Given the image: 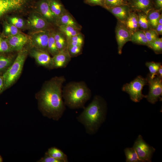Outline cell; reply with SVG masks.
Instances as JSON below:
<instances>
[{"mask_svg":"<svg viewBox=\"0 0 162 162\" xmlns=\"http://www.w3.org/2000/svg\"><path fill=\"white\" fill-rule=\"evenodd\" d=\"M65 81L63 76L53 77L45 82L38 93V108L44 116L58 121L63 116L66 109L62 95Z\"/></svg>","mask_w":162,"mask_h":162,"instance_id":"1","label":"cell"},{"mask_svg":"<svg viewBox=\"0 0 162 162\" xmlns=\"http://www.w3.org/2000/svg\"><path fill=\"white\" fill-rule=\"evenodd\" d=\"M84 109L76 118L84 126L87 133L94 134L105 120L106 103L101 97L95 96L91 102Z\"/></svg>","mask_w":162,"mask_h":162,"instance_id":"2","label":"cell"},{"mask_svg":"<svg viewBox=\"0 0 162 162\" xmlns=\"http://www.w3.org/2000/svg\"><path fill=\"white\" fill-rule=\"evenodd\" d=\"M65 106L75 109L84 108V105L91 96V92L83 81L72 82L67 84L62 91Z\"/></svg>","mask_w":162,"mask_h":162,"instance_id":"3","label":"cell"},{"mask_svg":"<svg viewBox=\"0 0 162 162\" xmlns=\"http://www.w3.org/2000/svg\"><path fill=\"white\" fill-rule=\"evenodd\" d=\"M28 52V50L25 48L19 51L12 64L4 73V90L11 86L19 77Z\"/></svg>","mask_w":162,"mask_h":162,"instance_id":"4","label":"cell"},{"mask_svg":"<svg viewBox=\"0 0 162 162\" xmlns=\"http://www.w3.org/2000/svg\"><path fill=\"white\" fill-rule=\"evenodd\" d=\"M148 83L147 79L141 76H138L129 83L124 85L122 88V91L128 93L132 100L138 102L146 95L142 94V90L144 86Z\"/></svg>","mask_w":162,"mask_h":162,"instance_id":"5","label":"cell"},{"mask_svg":"<svg viewBox=\"0 0 162 162\" xmlns=\"http://www.w3.org/2000/svg\"><path fill=\"white\" fill-rule=\"evenodd\" d=\"M136 151L142 162H151L155 149L147 144L141 135H139L133 147Z\"/></svg>","mask_w":162,"mask_h":162,"instance_id":"6","label":"cell"},{"mask_svg":"<svg viewBox=\"0 0 162 162\" xmlns=\"http://www.w3.org/2000/svg\"><path fill=\"white\" fill-rule=\"evenodd\" d=\"M149 84V92L146 98L152 104H155L160 99L162 94V78L158 76L151 78L148 76L147 78Z\"/></svg>","mask_w":162,"mask_h":162,"instance_id":"7","label":"cell"},{"mask_svg":"<svg viewBox=\"0 0 162 162\" xmlns=\"http://www.w3.org/2000/svg\"><path fill=\"white\" fill-rule=\"evenodd\" d=\"M115 32L118 52L121 54L124 45L127 42L130 41L131 34L125 24L118 21L116 27Z\"/></svg>","mask_w":162,"mask_h":162,"instance_id":"8","label":"cell"},{"mask_svg":"<svg viewBox=\"0 0 162 162\" xmlns=\"http://www.w3.org/2000/svg\"><path fill=\"white\" fill-rule=\"evenodd\" d=\"M30 52L38 64L49 69L54 68L52 57L47 51L33 47Z\"/></svg>","mask_w":162,"mask_h":162,"instance_id":"9","label":"cell"},{"mask_svg":"<svg viewBox=\"0 0 162 162\" xmlns=\"http://www.w3.org/2000/svg\"><path fill=\"white\" fill-rule=\"evenodd\" d=\"M50 32L47 30H40L32 34L31 41L33 47L47 51Z\"/></svg>","mask_w":162,"mask_h":162,"instance_id":"10","label":"cell"},{"mask_svg":"<svg viewBox=\"0 0 162 162\" xmlns=\"http://www.w3.org/2000/svg\"><path fill=\"white\" fill-rule=\"evenodd\" d=\"M128 5L132 11L142 12L147 14L154 8L152 0H128Z\"/></svg>","mask_w":162,"mask_h":162,"instance_id":"11","label":"cell"},{"mask_svg":"<svg viewBox=\"0 0 162 162\" xmlns=\"http://www.w3.org/2000/svg\"><path fill=\"white\" fill-rule=\"evenodd\" d=\"M6 39L12 51H18L23 48L28 40L26 35L20 33L8 36Z\"/></svg>","mask_w":162,"mask_h":162,"instance_id":"12","label":"cell"},{"mask_svg":"<svg viewBox=\"0 0 162 162\" xmlns=\"http://www.w3.org/2000/svg\"><path fill=\"white\" fill-rule=\"evenodd\" d=\"M71 58L67 48L60 51L52 57L54 68L66 67L70 61Z\"/></svg>","mask_w":162,"mask_h":162,"instance_id":"13","label":"cell"},{"mask_svg":"<svg viewBox=\"0 0 162 162\" xmlns=\"http://www.w3.org/2000/svg\"><path fill=\"white\" fill-rule=\"evenodd\" d=\"M107 10L113 14L118 21L124 24L132 11L128 5H121Z\"/></svg>","mask_w":162,"mask_h":162,"instance_id":"14","label":"cell"},{"mask_svg":"<svg viewBox=\"0 0 162 162\" xmlns=\"http://www.w3.org/2000/svg\"><path fill=\"white\" fill-rule=\"evenodd\" d=\"M56 24L61 26H70L81 29V27L76 21L68 11L56 17Z\"/></svg>","mask_w":162,"mask_h":162,"instance_id":"15","label":"cell"},{"mask_svg":"<svg viewBox=\"0 0 162 162\" xmlns=\"http://www.w3.org/2000/svg\"><path fill=\"white\" fill-rule=\"evenodd\" d=\"M28 23L32 28L38 30H43L48 26L49 22L44 17L34 15L28 20Z\"/></svg>","mask_w":162,"mask_h":162,"instance_id":"16","label":"cell"},{"mask_svg":"<svg viewBox=\"0 0 162 162\" xmlns=\"http://www.w3.org/2000/svg\"><path fill=\"white\" fill-rule=\"evenodd\" d=\"M40 12L43 16L48 22L56 23V17L51 11L47 0H42L39 5Z\"/></svg>","mask_w":162,"mask_h":162,"instance_id":"17","label":"cell"},{"mask_svg":"<svg viewBox=\"0 0 162 162\" xmlns=\"http://www.w3.org/2000/svg\"><path fill=\"white\" fill-rule=\"evenodd\" d=\"M124 24L131 34L139 29L138 16L136 12L131 11Z\"/></svg>","mask_w":162,"mask_h":162,"instance_id":"18","label":"cell"},{"mask_svg":"<svg viewBox=\"0 0 162 162\" xmlns=\"http://www.w3.org/2000/svg\"><path fill=\"white\" fill-rule=\"evenodd\" d=\"M50 9L57 17L67 11L59 0H47Z\"/></svg>","mask_w":162,"mask_h":162,"instance_id":"19","label":"cell"},{"mask_svg":"<svg viewBox=\"0 0 162 162\" xmlns=\"http://www.w3.org/2000/svg\"><path fill=\"white\" fill-rule=\"evenodd\" d=\"M130 41L140 45L148 46L149 44L143 30H138L131 34Z\"/></svg>","mask_w":162,"mask_h":162,"instance_id":"20","label":"cell"},{"mask_svg":"<svg viewBox=\"0 0 162 162\" xmlns=\"http://www.w3.org/2000/svg\"><path fill=\"white\" fill-rule=\"evenodd\" d=\"M46 153L60 162H68L67 155L62 151L56 147L50 148Z\"/></svg>","mask_w":162,"mask_h":162,"instance_id":"21","label":"cell"},{"mask_svg":"<svg viewBox=\"0 0 162 162\" xmlns=\"http://www.w3.org/2000/svg\"><path fill=\"white\" fill-rule=\"evenodd\" d=\"M53 35L56 46L59 52L66 49L67 44L65 36L60 32H53Z\"/></svg>","mask_w":162,"mask_h":162,"instance_id":"22","label":"cell"},{"mask_svg":"<svg viewBox=\"0 0 162 162\" xmlns=\"http://www.w3.org/2000/svg\"><path fill=\"white\" fill-rule=\"evenodd\" d=\"M161 10L154 8L150 10L147 14L149 23L152 29L155 30L158 23Z\"/></svg>","mask_w":162,"mask_h":162,"instance_id":"23","label":"cell"},{"mask_svg":"<svg viewBox=\"0 0 162 162\" xmlns=\"http://www.w3.org/2000/svg\"><path fill=\"white\" fill-rule=\"evenodd\" d=\"M139 28L145 31L152 29L147 14L142 12H137Z\"/></svg>","mask_w":162,"mask_h":162,"instance_id":"24","label":"cell"},{"mask_svg":"<svg viewBox=\"0 0 162 162\" xmlns=\"http://www.w3.org/2000/svg\"><path fill=\"white\" fill-rule=\"evenodd\" d=\"M60 32L63 34L66 38L70 37L81 33V29L74 27L61 26H58Z\"/></svg>","mask_w":162,"mask_h":162,"instance_id":"25","label":"cell"},{"mask_svg":"<svg viewBox=\"0 0 162 162\" xmlns=\"http://www.w3.org/2000/svg\"><path fill=\"white\" fill-rule=\"evenodd\" d=\"M47 50L52 57L58 54L59 51L58 49L54 38L53 32H50L47 44Z\"/></svg>","mask_w":162,"mask_h":162,"instance_id":"26","label":"cell"},{"mask_svg":"<svg viewBox=\"0 0 162 162\" xmlns=\"http://www.w3.org/2000/svg\"><path fill=\"white\" fill-rule=\"evenodd\" d=\"M124 153L126 158V162H142L139 159L136 151L133 148H126L124 149Z\"/></svg>","mask_w":162,"mask_h":162,"instance_id":"27","label":"cell"},{"mask_svg":"<svg viewBox=\"0 0 162 162\" xmlns=\"http://www.w3.org/2000/svg\"><path fill=\"white\" fill-rule=\"evenodd\" d=\"M14 61L13 58L10 56L0 55V73L4 72Z\"/></svg>","mask_w":162,"mask_h":162,"instance_id":"28","label":"cell"},{"mask_svg":"<svg viewBox=\"0 0 162 162\" xmlns=\"http://www.w3.org/2000/svg\"><path fill=\"white\" fill-rule=\"evenodd\" d=\"M146 65L148 67L150 72L148 76L151 78H154L155 75H158L159 69L161 65L160 63L154 62H147Z\"/></svg>","mask_w":162,"mask_h":162,"instance_id":"29","label":"cell"},{"mask_svg":"<svg viewBox=\"0 0 162 162\" xmlns=\"http://www.w3.org/2000/svg\"><path fill=\"white\" fill-rule=\"evenodd\" d=\"M4 33L8 36L14 35L20 33L19 28L7 22H4Z\"/></svg>","mask_w":162,"mask_h":162,"instance_id":"30","label":"cell"},{"mask_svg":"<svg viewBox=\"0 0 162 162\" xmlns=\"http://www.w3.org/2000/svg\"><path fill=\"white\" fill-rule=\"evenodd\" d=\"M124 5H128V3L122 0H105L104 8L108 10Z\"/></svg>","mask_w":162,"mask_h":162,"instance_id":"31","label":"cell"},{"mask_svg":"<svg viewBox=\"0 0 162 162\" xmlns=\"http://www.w3.org/2000/svg\"><path fill=\"white\" fill-rule=\"evenodd\" d=\"M156 54H160L162 52V38H157L150 43L148 46Z\"/></svg>","mask_w":162,"mask_h":162,"instance_id":"32","label":"cell"},{"mask_svg":"<svg viewBox=\"0 0 162 162\" xmlns=\"http://www.w3.org/2000/svg\"><path fill=\"white\" fill-rule=\"evenodd\" d=\"M144 31L148 42L149 45L152 42L159 37V35L155 30L152 29L145 30Z\"/></svg>","mask_w":162,"mask_h":162,"instance_id":"33","label":"cell"},{"mask_svg":"<svg viewBox=\"0 0 162 162\" xmlns=\"http://www.w3.org/2000/svg\"><path fill=\"white\" fill-rule=\"evenodd\" d=\"M12 51L6 39L0 37V53H4Z\"/></svg>","mask_w":162,"mask_h":162,"instance_id":"34","label":"cell"},{"mask_svg":"<svg viewBox=\"0 0 162 162\" xmlns=\"http://www.w3.org/2000/svg\"><path fill=\"white\" fill-rule=\"evenodd\" d=\"M82 46L77 45L67 47L71 58L76 56L80 54L82 50Z\"/></svg>","mask_w":162,"mask_h":162,"instance_id":"35","label":"cell"},{"mask_svg":"<svg viewBox=\"0 0 162 162\" xmlns=\"http://www.w3.org/2000/svg\"><path fill=\"white\" fill-rule=\"evenodd\" d=\"M10 23L15 26L18 28H22L24 25L23 20L21 18L16 17H12L9 18Z\"/></svg>","mask_w":162,"mask_h":162,"instance_id":"36","label":"cell"},{"mask_svg":"<svg viewBox=\"0 0 162 162\" xmlns=\"http://www.w3.org/2000/svg\"><path fill=\"white\" fill-rule=\"evenodd\" d=\"M105 0H84L85 3L91 6L99 5L104 7Z\"/></svg>","mask_w":162,"mask_h":162,"instance_id":"37","label":"cell"},{"mask_svg":"<svg viewBox=\"0 0 162 162\" xmlns=\"http://www.w3.org/2000/svg\"><path fill=\"white\" fill-rule=\"evenodd\" d=\"M67 43L72 41H78L83 44V37L81 33L70 38H66Z\"/></svg>","mask_w":162,"mask_h":162,"instance_id":"38","label":"cell"},{"mask_svg":"<svg viewBox=\"0 0 162 162\" xmlns=\"http://www.w3.org/2000/svg\"><path fill=\"white\" fill-rule=\"evenodd\" d=\"M38 162H60V161L56 160L49 155L46 152L45 153L44 156L41 158Z\"/></svg>","mask_w":162,"mask_h":162,"instance_id":"39","label":"cell"},{"mask_svg":"<svg viewBox=\"0 0 162 162\" xmlns=\"http://www.w3.org/2000/svg\"><path fill=\"white\" fill-rule=\"evenodd\" d=\"M154 8L155 9L161 10L162 0H152Z\"/></svg>","mask_w":162,"mask_h":162,"instance_id":"40","label":"cell"},{"mask_svg":"<svg viewBox=\"0 0 162 162\" xmlns=\"http://www.w3.org/2000/svg\"><path fill=\"white\" fill-rule=\"evenodd\" d=\"M4 90V83L2 75H0V94Z\"/></svg>","mask_w":162,"mask_h":162,"instance_id":"41","label":"cell"},{"mask_svg":"<svg viewBox=\"0 0 162 162\" xmlns=\"http://www.w3.org/2000/svg\"><path fill=\"white\" fill-rule=\"evenodd\" d=\"M158 35L162 34V25L158 24L155 29Z\"/></svg>","mask_w":162,"mask_h":162,"instance_id":"42","label":"cell"},{"mask_svg":"<svg viewBox=\"0 0 162 162\" xmlns=\"http://www.w3.org/2000/svg\"><path fill=\"white\" fill-rule=\"evenodd\" d=\"M158 76L162 78V67L161 65L159 68L158 72Z\"/></svg>","mask_w":162,"mask_h":162,"instance_id":"43","label":"cell"},{"mask_svg":"<svg viewBox=\"0 0 162 162\" xmlns=\"http://www.w3.org/2000/svg\"><path fill=\"white\" fill-rule=\"evenodd\" d=\"M162 25V15L160 14L158 20V23Z\"/></svg>","mask_w":162,"mask_h":162,"instance_id":"44","label":"cell"},{"mask_svg":"<svg viewBox=\"0 0 162 162\" xmlns=\"http://www.w3.org/2000/svg\"><path fill=\"white\" fill-rule=\"evenodd\" d=\"M3 161V159L1 155H0V162H2Z\"/></svg>","mask_w":162,"mask_h":162,"instance_id":"45","label":"cell"},{"mask_svg":"<svg viewBox=\"0 0 162 162\" xmlns=\"http://www.w3.org/2000/svg\"><path fill=\"white\" fill-rule=\"evenodd\" d=\"M122 1H124V2H127V1L128 0H122Z\"/></svg>","mask_w":162,"mask_h":162,"instance_id":"46","label":"cell"},{"mask_svg":"<svg viewBox=\"0 0 162 162\" xmlns=\"http://www.w3.org/2000/svg\"></svg>","mask_w":162,"mask_h":162,"instance_id":"47","label":"cell"}]
</instances>
